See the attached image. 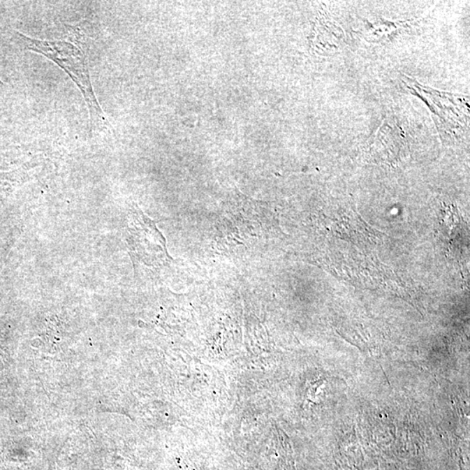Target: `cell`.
<instances>
[{
	"mask_svg": "<svg viewBox=\"0 0 470 470\" xmlns=\"http://www.w3.org/2000/svg\"><path fill=\"white\" fill-rule=\"evenodd\" d=\"M17 34L28 50L44 55L57 64L80 88L89 110L91 130L108 129L110 124L95 96L89 70L82 52L68 42L34 40L26 35Z\"/></svg>",
	"mask_w": 470,
	"mask_h": 470,
	"instance_id": "obj_1",
	"label": "cell"
}]
</instances>
